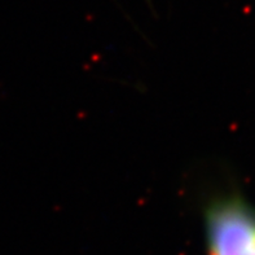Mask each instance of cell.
I'll return each mask as SVG.
<instances>
[{"instance_id":"cell-1","label":"cell","mask_w":255,"mask_h":255,"mask_svg":"<svg viewBox=\"0 0 255 255\" xmlns=\"http://www.w3.org/2000/svg\"><path fill=\"white\" fill-rule=\"evenodd\" d=\"M209 255H255V210L243 198H220L205 213Z\"/></svg>"}]
</instances>
